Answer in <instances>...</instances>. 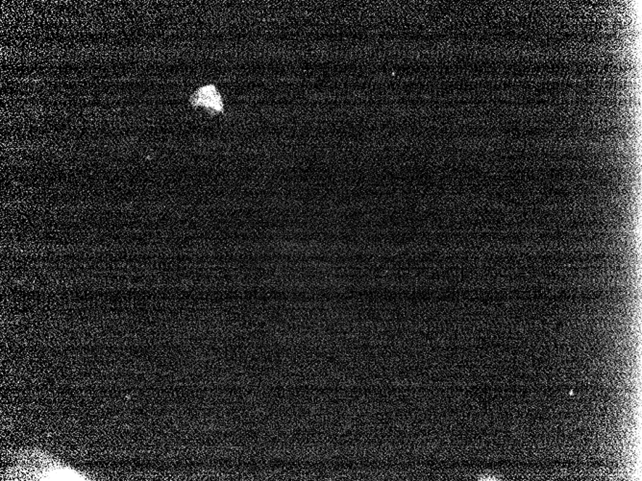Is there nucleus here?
<instances>
[{
	"label": "nucleus",
	"mask_w": 642,
	"mask_h": 481,
	"mask_svg": "<svg viewBox=\"0 0 642 481\" xmlns=\"http://www.w3.org/2000/svg\"><path fill=\"white\" fill-rule=\"evenodd\" d=\"M191 103L194 106L204 107L213 113H221L223 111V97L212 85L197 89L192 96Z\"/></svg>",
	"instance_id": "1"
}]
</instances>
